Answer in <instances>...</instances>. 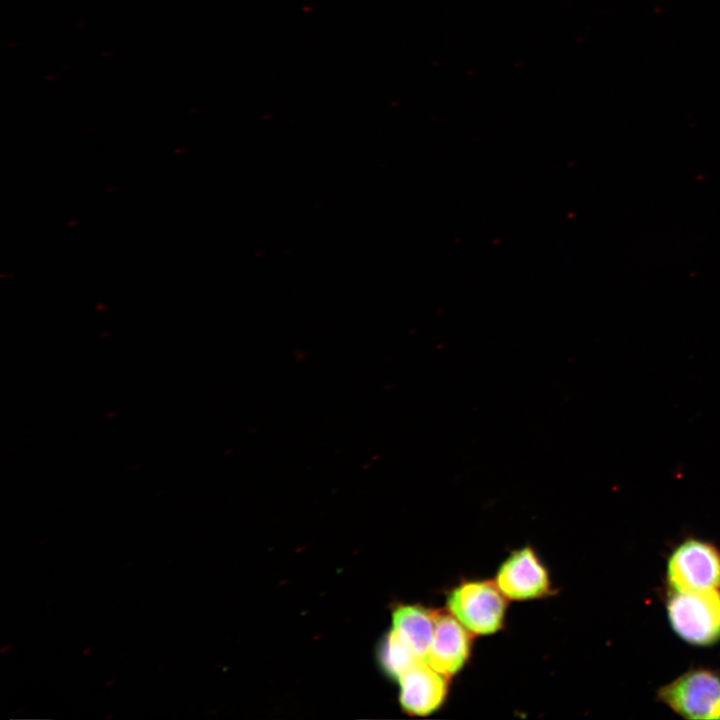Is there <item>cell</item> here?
<instances>
[{
	"instance_id": "6da1fadb",
	"label": "cell",
	"mask_w": 720,
	"mask_h": 720,
	"mask_svg": "<svg viewBox=\"0 0 720 720\" xmlns=\"http://www.w3.org/2000/svg\"><path fill=\"white\" fill-rule=\"evenodd\" d=\"M507 598L495 582L465 581L447 597V608L471 634L490 635L502 629Z\"/></svg>"
},
{
	"instance_id": "7a4b0ae2",
	"label": "cell",
	"mask_w": 720,
	"mask_h": 720,
	"mask_svg": "<svg viewBox=\"0 0 720 720\" xmlns=\"http://www.w3.org/2000/svg\"><path fill=\"white\" fill-rule=\"evenodd\" d=\"M667 610L672 628L682 639L697 645L720 639L719 590L673 591Z\"/></svg>"
},
{
	"instance_id": "3957f363",
	"label": "cell",
	"mask_w": 720,
	"mask_h": 720,
	"mask_svg": "<svg viewBox=\"0 0 720 720\" xmlns=\"http://www.w3.org/2000/svg\"><path fill=\"white\" fill-rule=\"evenodd\" d=\"M658 697L685 718L720 719V675L714 671H688L662 687Z\"/></svg>"
},
{
	"instance_id": "277c9868",
	"label": "cell",
	"mask_w": 720,
	"mask_h": 720,
	"mask_svg": "<svg viewBox=\"0 0 720 720\" xmlns=\"http://www.w3.org/2000/svg\"><path fill=\"white\" fill-rule=\"evenodd\" d=\"M673 591L720 589V551L713 545L691 539L678 546L667 568Z\"/></svg>"
},
{
	"instance_id": "5b68a950",
	"label": "cell",
	"mask_w": 720,
	"mask_h": 720,
	"mask_svg": "<svg viewBox=\"0 0 720 720\" xmlns=\"http://www.w3.org/2000/svg\"><path fill=\"white\" fill-rule=\"evenodd\" d=\"M495 583L510 600H533L552 593L549 573L530 546L506 558L497 571Z\"/></svg>"
},
{
	"instance_id": "8992f818",
	"label": "cell",
	"mask_w": 720,
	"mask_h": 720,
	"mask_svg": "<svg viewBox=\"0 0 720 720\" xmlns=\"http://www.w3.org/2000/svg\"><path fill=\"white\" fill-rule=\"evenodd\" d=\"M472 635L450 612L437 610L431 644L424 661L448 678L457 674L469 659Z\"/></svg>"
},
{
	"instance_id": "52a82bcc",
	"label": "cell",
	"mask_w": 720,
	"mask_h": 720,
	"mask_svg": "<svg viewBox=\"0 0 720 720\" xmlns=\"http://www.w3.org/2000/svg\"><path fill=\"white\" fill-rule=\"evenodd\" d=\"M398 681L401 707L410 715H429L437 711L446 699L448 677L434 670L424 660L413 665Z\"/></svg>"
},
{
	"instance_id": "ba28073f",
	"label": "cell",
	"mask_w": 720,
	"mask_h": 720,
	"mask_svg": "<svg viewBox=\"0 0 720 720\" xmlns=\"http://www.w3.org/2000/svg\"><path fill=\"white\" fill-rule=\"evenodd\" d=\"M436 614L420 605H399L392 613L393 630L421 660L431 644Z\"/></svg>"
},
{
	"instance_id": "9c48e42d",
	"label": "cell",
	"mask_w": 720,
	"mask_h": 720,
	"mask_svg": "<svg viewBox=\"0 0 720 720\" xmlns=\"http://www.w3.org/2000/svg\"><path fill=\"white\" fill-rule=\"evenodd\" d=\"M378 659L384 672L396 680L421 660L393 629L381 641Z\"/></svg>"
}]
</instances>
